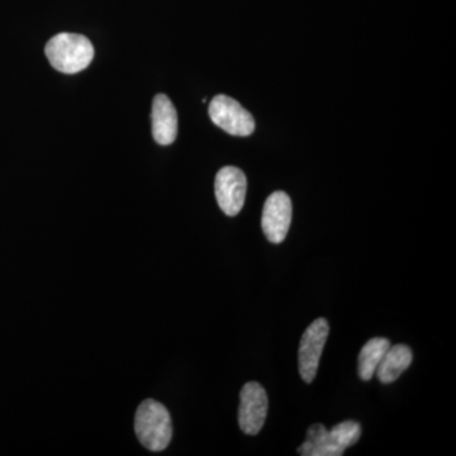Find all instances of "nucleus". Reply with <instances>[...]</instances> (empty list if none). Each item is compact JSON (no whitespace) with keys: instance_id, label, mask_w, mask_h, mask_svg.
<instances>
[{"instance_id":"nucleus-1","label":"nucleus","mask_w":456,"mask_h":456,"mask_svg":"<svg viewBox=\"0 0 456 456\" xmlns=\"http://www.w3.org/2000/svg\"><path fill=\"white\" fill-rule=\"evenodd\" d=\"M134 431L143 448L150 452H163L173 437L169 411L160 402L146 399L137 408Z\"/></svg>"},{"instance_id":"nucleus-2","label":"nucleus","mask_w":456,"mask_h":456,"mask_svg":"<svg viewBox=\"0 0 456 456\" xmlns=\"http://www.w3.org/2000/svg\"><path fill=\"white\" fill-rule=\"evenodd\" d=\"M45 53L57 71L77 74L88 68L94 57V47L86 36L59 33L47 42Z\"/></svg>"},{"instance_id":"nucleus-3","label":"nucleus","mask_w":456,"mask_h":456,"mask_svg":"<svg viewBox=\"0 0 456 456\" xmlns=\"http://www.w3.org/2000/svg\"><path fill=\"white\" fill-rule=\"evenodd\" d=\"M209 117L217 127L232 136H250L255 131L253 114L235 99L220 94L209 104Z\"/></svg>"},{"instance_id":"nucleus-4","label":"nucleus","mask_w":456,"mask_h":456,"mask_svg":"<svg viewBox=\"0 0 456 456\" xmlns=\"http://www.w3.org/2000/svg\"><path fill=\"white\" fill-rule=\"evenodd\" d=\"M329 334L330 326L326 318H317L302 336L298 351V367L299 374L305 383H312L316 378Z\"/></svg>"},{"instance_id":"nucleus-5","label":"nucleus","mask_w":456,"mask_h":456,"mask_svg":"<svg viewBox=\"0 0 456 456\" xmlns=\"http://www.w3.org/2000/svg\"><path fill=\"white\" fill-rule=\"evenodd\" d=\"M248 180L244 171L235 167H224L216 175L215 193L224 215L235 217L245 204Z\"/></svg>"},{"instance_id":"nucleus-6","label":"nucleus","mask_w":456,"mask_h":456,"mask_svg":"<svg viewBox=\"0 0 456 456\" xmlns=\"http://www.w3.org/2000/svg\"><path fill=\"white\" fill-rule=\"evenodd\" d=\"M269 401L265 389L256 382L246 383L240 393L239 425L246 435H257L268 416Z\"/></svg>"},{"instance_id":"nucleus-7","label":"nucleus","mask_w":456,"mask_h":456,"mask_svg":"<svg viewBox=\"0 0 456 456\" xmlns=\"http://www.w3.org/2000/svg\"><path fill=\"white\" fill-rule=\"evenodd\" d=\"M292 224V200L285 191L270 194L264 204L261 227L272 244H281L288 235Z\"/></svg>"},{"instance_id":"nucleus-8","label":"nucleus","mask_w":456,"mask_h":456,"mask_svg":"<svg viewBox=\"0 0 456 456\" xmlns=\"http://www.w3.org/2000/svg\"><path fill=\"white\" fill-rule=\"evenodd\" d=\"M152 136L159 145H171L178 136V113L169 98L158 94L152 103Z\"/></svg>"},{"instance_id":"nucleus-9","label":"nucleus","mask_w":456,"mask_h":456,"mask_svg":"<svg viewBox=\"0 0 456 456\" xmlns=\"http://www.w3.org/2000/svg\"><path fill=\"white\" fill-rule=\"evenodd\" d=\"M412 360V350L407 345H395L387 350L375 374L383 384L395 382L410 368Z\"/></svg>"},{"instance_id":"nucleus-10","label":"nucleus","mask_w":456,"mask_h":456,"mask_svg":"<svg viewBox=\"0 0 456 456\" xmlns=\"http://www.w3.org/2000/svg\"><path fill=\"white\" fill-rule=\"evenodd\" d=\"M362 436V426L356 421H344L327 430L325 448L329 456L344 455L345 450L355 445Z\"/></svg>"},{"instance_id":"nucleus-11","label":"nucleus","mask_w":456,"mask_h":456,"mask_svg":"<svg viewBox=\"0 0 456 456\" xmlns=\"http://www.w3.org/2000/svg\"><path fill=\"white\" fill-rule=\"evenodd\" d=\"M391 347L388 338H374L362 346L359 354V377L368 382L374 377L387 350Z\"/></svg>"}]
</instances>
